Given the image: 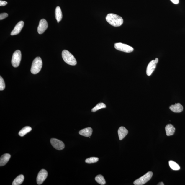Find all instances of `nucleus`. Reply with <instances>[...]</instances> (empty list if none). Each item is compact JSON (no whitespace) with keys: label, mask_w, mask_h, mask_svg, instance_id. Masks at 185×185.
Here are the masks:
<instances>
[{"label":"nucleus","mask_w":185,"mask_h":185,"mask_svg":"<svg viewBox=\"0 0 185 185\" xmlns=\"http://www.w3.org/2000/svg\"><path fill=\"white\" fill-rule=\"evenodd\" d=\"M106 21L109 24L114 27H120L123 22L122 17L114 14H109L106 16Z\"/></svg>","instance_id":"f257e3e1"},{"label":"nucleus","mask_w":185,"mask_h":185,"mask_svg":"<svg viewBox=\"0 0 185 185\" xmlns=\"http://www.w3.org/2000/svg\"><path fill=\"white\" fill-rule=\"evenodd\" d=\"M62 56L63 60L68 64L75 66L77 64L75 57L68 51L63 50L62 53Z\"/></svg>","instance_id":"f03ea898"},{"label":"nucleus","mask_w":185,"mask_h":185,"mask_svg":"<svg viewBox=\"0 0 185 185\" xmlns=\"http://www.w3.org/2000/svg\"><path fill=\"white\" fill-rule=\"evenodd\" d=\"M42 65V62L41 57H38L34 59L31 69L32 73L37 74L41 71Z\"/></svg>","instance_id":"7ed1b4c3"},{"label":"nucleus","mask_w":185,"mask_h":185,"mask_svg":"<svg viewBox=\"0 0 185 185\" xmlns=\"http://www.w3.org/2000/svg\"><path fill=\"white\" fill-rule=\"evenodd\" d=\"M153 173L152 172L149 171L141 177L138 179L134 182L135 185H142L146 183L151 179Z\"/></svg>","instance_id":"20e7f679"},{"label":"nucleus","mask_w":185,"mask_h":185,"mask_svg":"<svg viewBox=\"0 0 185 185\" xmlns=\"http://www.w3.org/2000/svg\"><path fill=\"white\" fill-rule=\"evenodd\" d=\"M114 46L116 50L125 53H131L134 50L133 48L132 47L121 42L115 44Z\"/></svg>","instance_id":"39448f33"},{"label":"nucleus","mask_w":185,"mask_h":185,"mask_svg":"<svg viewBox=\"0 0 185 185\" xmlns=\"http://www.w3.org/2000/svg\"><path fill=\"white\" fill-rule=\"evenodd\" d=\"M21 59V54L20 50H17L12 55V63L14 67H17L20 65Z\"/></svg>","instance_id":"423d86ee"},{"label":"nucleus","mask_w":185,"mask_h":185,"mask_svg":"<svg viewBox=\"0 0 185 185\" xmlns=\"http://www.w3.org/2000/svg\"><path fill=\"white\" fill-rule=\"evenodd\" d=\"M158 62V58H156L155 60H152L149 63L146 69V74L148 76L151 75L156 67V65Z\"/></svg>","instance_id":"0eeeda50"},{"label":"nucleus","mask_w":185,"mask_h":185,"mask_svg":"<svg viewBox=\"0 0 185 185\" xmlns=\"http://www.w3.org/2000/svg\"><path fill=\"white\" fill-rule=\"evenodd\" d=\"M50 143L53 147L57 150H63L65 148V144L60 140L52 138L50 140Z\"/></svg>","instance_id":"6e6552de"},{"label":"nucleus","mask_w":185,"mask_h":185,"mask_svg":"<svg viewBox=\"0 0 185 185\" xmlns=\"http://www.w3.org/2000/svg\"><path fill=\"white\" fill-rule=\"evenodd\" d=\"M48 173L46 170L42 169L38 174L37 178V183L38 184L41 185L43 183L47 177Z\"/></svg>","instance_id":"1a4fd4ad"},{"label":"nucleus","mask_w":185,"mask_h":185,"mask_svg":"<svg viewBox=\"0 0 185 185\" xmlns=\"http://www.w3.org/2000/svg\"><path fill=\"white\" fill-rule=\"evenodd\" d=\"M48 24L47 21L45 19H42L40 21L39 26L38 27L37 31L39 34L43 33L47 29Z\"/></svg>","instance_id":"9d476101"},{"label":"nucleus","mask_w":185,"mask_h":185,"mask_svg":"<svg viewBox=\"0 0 185 185\" xmlns=\"http://www.w3.org/2000/svg\"><path fill=\"white\" fill-rule=\"evenodd\" d=\"M24 22L23 21H20L16 24L13 30L12 31L11 35H15L19 33L24 26Z\"/></svg>","instance_id":"9b49d317"},{"label":"nucleus","mask_w":185,"mask_h":185,"mask_svg":"<svg viewBox=\"0 0 185 185\" xmlns=\"http://www.w3.org/2000/svg\"><path fill=\"white\" fill-rule=\"evenodd\" d=\"M170 110L176 113H180L183 110V107L180 103H176L170 106Z\"/></svg>","instance_id":"f8f14e48"},{"label":"nucleus","mask_w":185,"mask_h":185,"mask_svg":"<svg viewBox=\"0 0 185 185\" xmlns=\"http://www.w3.org/2000/svg\"><path fill=\"white\" fill-rule=\"evenodd\" d=\"M93 130L90 127H87L81 130L79 132L80 135L86 137H90L92 135Z\"/></svg>","instance_id":"ddd939ff"},{"label":"nucleus","mask_w":185,"mask_h":185,"mask_svg":"<svg viewBox=\"0 0 185 185\" xmlns=\"http://www.w3.org/2000/svg\"><path fill=\"white\" fill-rule=\"evenodd\" d=\"M128 133V131L127 130L123 127H121L118 130V134L119 139L120 140H122L124 139L127 134Z\"/></svg>","instance_id":"4468645a"},{"label":"nucleus","mask_w":185,"mask_h":185,"mask_svg":"<svg viewBox=\"0 0 185 185\" xmlns=\"http://www.w3.org/2000/svg\"><path fill=\"white\" fill-rule=\"evenodd\" d=\"M11 155L9 154H5L1 157L0 158V166H3L7 163L10 158Z\"/></svg>","instance_id":"2eb2a0df"},{"label":"nucleus","mask_w":185,"mask_h":185,"mask_svg":"<svg viewBox=\"0 0 185 185\" xmlns=\"http://www.w3.org/2000/svg\"><path fill=\"white\" fill-rule=\"evenodd\" d=\"M175 128L173 125L171 124L167 125L165 127L166 135L168 136L173 135L175 132Z\"/></svg>","instance_id":"dca6fc26"},{"label":"nucleus","mask_w":185,"mask_h":185,"mask_svg":"<svg viewBox=\"0 0 185 185\" xmlns=\"http://www.w3.org/2000/svg\"><path fill=\"white\" fill-rule=\"evenodd\" d=\"M55 16L57 21L60 22L62 19V12L59 6H57L56 8L55 11Z\"/></svg>","instance_id":"f3484780"},{"label":"nucleus","mask_w":185,"mask_h":185,"mask_svg":"<svg viewBox=\"0 0 185 185\" xmlns=\"http://www.w3.org/2000/svg\"><path fill=\"white\" fill-rule=\"evenodd\" d=\"M24 176L22 175L18 176L15 179L12 183V185H19L22 184L24 180Z\"/></svg>","instance_id":"a211bd4d"},{"label":"nucleus","mask_w":185,"mask_h":185,"mask_svg":"<svg viewBox=\"0 0 185 185\" xmlns=\"http://www.w3.org/2000/svg\"><path fill=\"white\" fill-rule=\"evenodd\" d=\"M32 130V128L29 126L25 127H23L19 133V135L21 137H23L27 133L30 132Z\"/></svg>","instance_id":"6ab92c4d"},{"label":"nucleus","mask_w":185,"mask_h":185,"mask_svg":"<svg viewBox=\"0 0 185 185\" xmlns=\"http://www.w3.org/2000/svg\"><path fill=\"white\" fill-rule=\"evenodd\" d=\"M169 163L170 167L174 171H178L180 169L179 166L175 161H169Z\"/></svg>","instance_id":"aec40b11"},{"label":"nucleus","mask_w":185,"mask_h":185,"mask_svg":"<svg viewBox=\"0 0 185 185\" xmlns=\"http://www.w3.org/2000/svg\"><path fill=\"white\" fill-rule=\"evenodd\" d=\"M96 181L101 185H105L106 184V181L104 176L101 175H97L95 178Z\"/></svg>","instance_id":"412c9836"},{"label":"nucleus","mask_w":185,"mask_h":185,"mask_svg":"<svg viewBox=\"0 0 185 185\" xmlns=\"http://www.w3.org/2000/svg\"><path fill=\"white\" fill-rule=\"evenodd\" d=\"M106 108V105L105 104L102 103H99L93 108L92 111L93 112H95L102 108Z\"/></svg>","instance_id":"4be33fe9"},{"label":"nucleus","mask_w":185,"mask_h":185,"mask_svg":"<svg viewBox=\"0 0 185 185\" xmlns=\"http://www.w3.org/2000/svg\"><path fill=\"white\" fill-rule=\"evenodd\" d=\"M99 159L97 157H91L90 158H87L85 161V162L89 164H91V163H96L99 161Z\"/></svg>","instance_id":"5701e85b"},{"label":"nucleus","mask_w":185,"mask_h":185,"mask_svg":"<svg viewBox=\"0 0 185 185\" xmlns=\"http://www.w3.org/2000/svg\"><path fill=\"white\" fill-rule=\"evenodd\" d=\"M5 88V84L3 78L0 76V90L3 91Z\"/></svg>","instance_id":"b1692460"},{"label":"nucleus","mask_w":185,"mask_h":185,"mask_svg":"<svg viewBox=\"0 0 185 185\" xmlns=\"http://www.w3.org/2000/svg\"><path fill=\"white\" fill-rule=\"evenodd\" d=\"M8 14L6 13H3L0 14V20H2L7 17Z\"/></svg>","instance_id":"393cba45"},{"label":"nucleus","mask_w":185,"mask_h":185,"mask_svg":"<svg viewBox=\"0 0 185 185\" xmlns=\"http://www.w3.org/2000/svg\"><path fill=\"white\" fill-rule=\"evenodd\" d=\"M7 2L5 1H2L1 0L0 1V6H4L7 5Z\"/></svg>","instance_id":"a878e982"},{"label":"nucleus","mask_w":185,"mask_h":185,"mask_svg":"<svg viewBox=\"0 0 185 185\" xmlns=\"http://www.w3.org/2000/svg\"><path fill=\"white\" fill-rule=\"evenodd\" d=\"M170 1L175 4H178L179 2V0H170Z\"/></svg>","instance_id":"bb28decb"},{"label":"nucleus","mask_w":185,"mask_h":185,"mask_svg":"<svg viewBox=\"0 0 185 185\" xmlns=\"http://www.w3.org/2000/svg\"><path fill=\"white\" fill-rule=\"evenodd\" d=\"M157 185H164V184H163V182H161L160 183H159L158 184H157Z\"/></svg>","instance_id":"cd10ccee"}]
</instances>
